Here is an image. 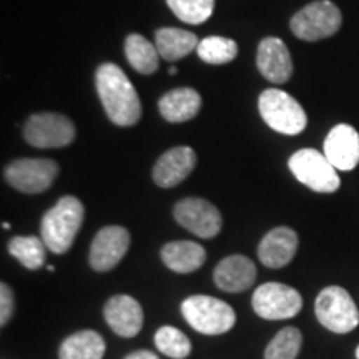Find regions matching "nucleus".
<instances>
[{"label": "nucleus", "mask_w": 359, "mask_h": 359, "mask_svg": "<svg viewBox=\"0 0 359 359\" xmlns=\"http://www.w3.org/2000/svg\"><path fill=\"white\" fill-rule=\"evenodd\" d=\"M95 85L103 109L110 122L118 127H132L140 120L142 103L133 83L115 64H102L97 69Z\"/></svg>", "instance_id": "1"}, {"label": "nucleus", "mask_w": 359, "mask_h": 359, "mask_svg": "<svg viewBox=\"0 0 359 359\" xmlns=\"http://www.w3.org/2000/svg\"><path fill=\"white\" fill-rule=\"evenodd\" d=\"M168 7L185 24L198 25L212 17L215 0H167Z\"/></svg>", "instance_id": "28"}, {"label": "nucleus", "mask_w": 359, "mask_h": 359, "mask_svg": "<svg viewBox=\"0 0 359 359\" xmlns=\"http://www.w3.org/2000/svg\"><path fill=\"white\" fill-rule=\"evenodd\" d=\"M182 314L193 330L206 336L224 334L236 325L235 309L213 296H188L182 303Z\"/></svg>", "instance_id": "3"}, {"label": "nucleus", "mask_w": 359, "mask_h": 359, "mask_svg": "<svg viewBox=\"0 0 359 359\" xmlns=\"http://www.w3.org/2000/svg\"><path fill=\"white\" fill-rule=\"evenodd\" d=\"M201 109V97L195 88H175L158 102V110L167 122L183 123L195 118Z\"/></svg>", "instance_id": "19"}, {"label": "nucleus", "mask_w": 359, "mask_h": 359, "mask_svg": "<svg viewBox=\"0 0 359 359\" xmlns=\"http://www.w3.org/2000/svg\"><path fill=\"white\" fill-rule=\"evenodd\" d=\"M77 137V128L62 114H35L24 125V138L35 148H64Z\"/></svg>", "instance_id": "9"}, {"label": "nucleus", "mask_w": 359, "mask_h": 359, "mask_svg": "<svg viewBox=\"0 0 359 359\" xmlns=\"http://www.w3.org/2000/svg\"><path fill=\"white\" fill-rule=\"evenodd\" d=\"M125 359H160L155 353L147 351V349H140V351H133L130 353L128 356H125Z\"/></svg>", "instance_id": "30"}, {"label": "nucleus", "mask_w": 359, "mask_h": 359, "mask_svg": "<svg viewBox=\"0 0 359 359\" xmlns=\"http://www.w3.org/2000/svg\"><path fill=\"white\" fill-rule=\"evenodd\" d=\"M303 346V334L298 327L286 326L269 341L264 359H296Z\"/></svg>", "instance_id": "25"}, {"label": "nucleus", "mask_w": 359, "mask_h": 359, "mask_svg": "<svg viewBox=\"0 0 359 359\" xmlns=\"http://www.w3.org/2000/svg\"><path fill=\"white\" fill-rule=\"evenodd\" d=\"M196 167V154L190 147H175L165 151L155 163L154 182L160 188H173L190 177Z\"/></svg>", "instance_id": "15"}, {"label": "nucleus", "mask_w": 359, "mask_h": 359, "mask_svg": "<svg viewBox=\"0 0 359 359\" xmlns=\"http://www.w3.org/2000/svg\"><path fill=\"white\" fill-rule=\"evenodd\" d=\"M356 359H359V346L356 348Z\"/></svg>", "instance_id": "34"}, {"label": "nucleus", "mask_w": 359, "mask_h": 359, "mask_svg": "<svg viewBox=\"0 0 359 359\" xmlns=\"http://www.w3.org/2000/svg\"><path fill=\"white\" fill-rule=\"evenodd\" d=\"M47 269H48V271H50V273H53V271H55V266H53V264H48Z\"/></svg>", "instance_id": "32"}, {"label": "nucleus", "mask_w": 359, "mask_h": 359, "mask_svg": "<svg viewBox=\"0 0 359 359\" xmlns=\"http://www.w3.org/2000/svg\"><path fill=\"white\" fill-rule=\"evenodd\" d=\"M105 339L93 330H82L70 334L58 348L60 359H103Z\"/></svg>", "instance_id": "22"}, {"label": "nucleus", "mask_w": 359, "mask_h": 359, "mask_svg": "<svg viewBox=\"0 0 359 359\" xmlns=\"http://www.w3.org/2000/svg\"><path fill=\"white\" fill-rule=\"evenodd\" d=\"M196 53L201 60L212 65H223L228 62H233L238 55V45L235 40L226 37H206L200 40Z\"/></svg>", "instance_id": "26"}, {"label": "nucleus", "mask_w": 359, "mask_h": 359, "mask_svg": "<svg viewBox=\"0 0 359 359\" xmlns=\"http://www.w3.org/2000/svg\"><path fill=\"white\" fill-rule=\"evenodd\" d=\"M4 230H11V223H2Z\"/></svg>", "instance_id": "31"}, {"label": "nucleus", "mask_w": 359, "mask_h": 359, "mask_svg": "<svg viewBox=\"0 0 359 359\" xmlns=\"http://www.w3.org/2000/svg\"><path fill=\"white\" fill-rule=\"evenodd\" d=\"M257 65L262 75L273 83H286L293 75V60L286 43L278 37H266L258 45Z\"/></svg>", "instance_id": "14"}, {"label": "nucleus", "mask_w": 359, "mask_h": 359, "mask_svg": "<svg viewBox=\"0 0 359 359\" xmlns=\"http://www.w3.org/2000/svg\"><path fill=\"white\" fill-rule=\"evenodd\" d=\"M341 24H343V15L331 0H316L296 12L290 27L291 32L298 39L316 42L334 35L341 29Z\"/></svg>", "instance_id": "6"}, {"label": "nucleus", "mask_w": 359, "mask_h": 359, "mask_svg": "<svg viewBox=\"0 0 359 359\" xmlns=\"http://www.w3.org/2000/svg\"><path fill=\"white\" fill-rule=\"evenodd\" d=\"M262 118L269 128L283 135H298L308 125V116L298 100L278 88H266L258 98Z\"/></svg>", "instance_id": "4"}, {"label": "nucleus", "mask_w": 359, "mask_h": 359, "mask_svg": "<svg viewBox=\"0 0 359 359\" xmlns=\"http://www.w3.org/2000/svg\"><path fill=\"white\" fill-rule=\"evenodd\" d=\"M103 318L115 334L135 338L143 327L142 304L128 294H115L103 306Z\"/></svg>", "instance_id": "13"}, {"label": "nucleus", "mask_w": 359, "mask_h": 359, "mask_svg": "<svg viewBox=\"0 0 359 359\" xmlns=\"http://www.w3.org/2000/svg\"><path fill=\"white\" fill-rule=\"evenodd\" d=\"M155 346L161 354L172 359H185L191 353L188 336L173 326H161L155 333Z\"/></svg>", "instance_id": "27"}, {"label": "nucleus", "mask_w": 359, "mask_h": 359, "mask_svg": "<svg viewBox=\"0 0 359 359\" xmlns=\"http://www.w3.org/2000/svg\"><path fill=\"white\" fill-rule=\"evenodd\" d=\"M173 217L180 226L205 240L217 236L223 226L222 213L217 206L196 196L180 200L173 208Z\"/></svg>", "instance_id": "11"}, {"label": "nucleus", "mask_w": 359, "mask_h": 359, "mask_svg": "<svg viewBox=\"0 0 359 359\" xmlns=\"http://www.w3.org/2000/svg\"><path fill=\"white\" fill-rule=\"evenodd\" d=\"M130 248V231L120 224L102 228L90 245L88 262L98 273L114 269L127 255Z\"/></svg>", "instance_id": "12"}, {"label": "nucleus", "mask_w": 359, "mask_h": 359, "mask_svg": "<svg viewBox=\"0 0 359 359\" xmlns=\"http://www.w3.org/2000/svg\"><path fill=\"white\" fill-rule=\"evenodd\" d=\"M85 208L77 196H62L42 217L40 238L55 255H65L72 248L83 224Z\"/></svg>", "instance_id": "2"}, {"label": "nucleus", "mask_w": 359, "mask_h": 359, "mask_svg": "<svg viewBox=\"0 0 359 359\" xmlns=\"http://www.w3.org/2000/svg\"><path fill=\"white\" fill-rule=\"evenodd\" d=\"M58 172L57 161L50 158H19L7 165L4 177L15 190L37 195L52 187Z\"/></svg>", "instance_id": "10"}, {"label": "nucleus", "mask_w": 359, "mask_h": 359, "mask_svg": "<svg viewBox=\"0 0 359 359\" xmlns=\"http://www.w3.org/2000/svg\"><path fill=\"white\" fill-rule=\"evenodd\" d=\"M177 74V69H175V67H172V69H170V75H175Z\"/></svg>", "instance_id": "33"}, {"label": "nucleus", "mask_w": 359, "mask_h": 359, "mask_svg": "<svg viewBox=\"0 0 359 359\" xmlns=\"http://www.w3.org/2000/svg\"><path fill=\"white\" fill-rule=\"evenodd\" d=\"M298 233L288 226H276L258 245V258L266 268L280 269L291 263L298 251Z\"/></svg>", "instance_id": "16"}, {"label": "nucleus", "mask_w": 359, "mask_h": 359, "mask_svg": "<svg viewBox=\"0 0 359 359\" xmlns=\"http://www.w3.org/2000/svg\"><path fill=\"white\" fill-rule=\"evenodd\" d=\"M318 321L326 330L338 334L351 333L359 325V311L351 294L341 286H327L321 290L314 303Z\"/></svg>", "instance_id": "5"}, {"label": "nucleus", "mask_w": 359, "mask_h": 359, "mask_svg": "<svg viewBox=\"0 0 359 359\" xmlns=\"http://www.w3.org/2000/svg\"><path fill=\"white\" fill-rule=\"evenodd\" d=\"M161 262L175 273H193L203 266L206 250L195 241H172L161 248Z\"/></svg>", "instance_id": "20"}, {"label": "nucleus", "mask_w": 359, "mask_h": 359, "mask_svg": "<svg viewBox=\"0 0 359 359\" xmlns=\"http://www.w3.org/2000/svg\"><path fill=\"white\" fill-rule=\"evenodd\" d=\"M47 246L42 238L13 236L8 241V253L27 269H40L47 258Z\"/></svg>", "instance_id": "24"}, {"label": "nucleus", "mask_w": 359, "mask_h": 359, "mask_svg": "<svg viewBox=\"0 0 359 359\" xmlns=\"http://www.w3.org/2000/svg\"><path fill=\"white\" fill-rule=\"evenodd\" d=\"M125 57L133 70L142 75H151L158 70L160 53L154 43L140 34H130L125 40Z\"/></svg>", "instance_id": "23"}, {"label": "nucleus", "mask_w": 359, "mask_h": 359, "mask_svg": "<svg viewBox=\"0 0 359 359\" xmlns=\"http://www.w3.org/2000/svg\"><path fill=\"white\" fill-rule=\"evenodd\" d=\"M251 306L259 318L281 321L294 318L303 309V298L298 290L283 283H264L251 298Z\"/></svg>", "instance_id": "8"}, {"label": "nucleus", "mask_w": 359, "mask_h": 359, "mask_svg": "<svg viewBox=\"0 0 359 359\" xmlns=\"http://www.w3.org/2000/svg\"><path fill=\"white\" fill-rule=\"evenodd\" d=\"M198 37L193 32L173 27H165L155 32V47L160 57L168 62L180 60V58L190 55L198 47Z\"/></svg>", "instance_id": "21"}, {"label": "nucleus", "mask_w": 359, "mask_h": 359, "mask_svg": "<svg viewBox=\"0 0 359 359\" xmlns=\"http://www.w3.org/2000/svg\"><path fill=\"white\" fill-rule=\"evenodd\" d=\"M215 285L226 293H241L257 281V266L243 255H230L217 264L213 273Z\"/></svg>", "instance_id": "18"}, {"label": "nucleus", "mask_w": 359, "mask_h": 359, "mask_svg": "<svg viewBox=\"0 0 359 359\" xmlns=\"http://www.w3.org/2000/svg\"><path fill=\"white\" fill-rule=\"evenodd\" d=\"M325 155L336 170L349 172L359 163V133L351 125L341 123L327 133Z\"/></svg>", "instance_id": "17"}, {"label": "nucleus", "mask_w": 359, "mask_h": 359, "mask_svg": "<svg viewBox=\"0 0 359 359\" xmlns=\"http://www.w3.org/2000/svg\"><path fill=\"white\" fill-rule=\"evenodd\" d=\"M291 173L298 182L318 193H334L341 187L338 170L325 154L313 148H303L291 155L288 161Z\"/></svg>", "instance_id": "7"}, {"label": "nucleus", "mask_w": 359, "mask_h": 359, "mask_svg": "<svg viewBox=\"0 0 359 359\" xmlns=\"http://www.w3.org/2000/svg\"><path fill=\"white\" fill-rule=\"evenodd\" d=\"M15 311V296L7 283H0V325L6 326Z\"/></svg>", "instance_id": "29"}]
</instances>
